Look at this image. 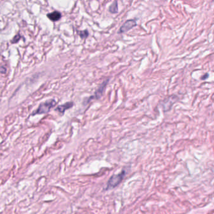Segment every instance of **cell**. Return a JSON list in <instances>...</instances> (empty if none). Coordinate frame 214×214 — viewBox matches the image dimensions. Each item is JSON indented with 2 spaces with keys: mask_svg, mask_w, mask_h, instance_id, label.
Here are the masks:
<instances>
[{
  "mask_svg": "<svg viewBox=\"0 0 214 214\" xmlns=\"http://www.w3.org/2000/svg\"><path fill=\"white\" fill-rule=\"evenodd\" d=\"M56 104H57L56 101L53 99L47 100L45 102L41 103L39 107H38V108L35 112H34V113L32 115H38V114L46 113L49 112V111H50L53 107L55 106Z\"/></svg>",
  "mask_w": 214,
  "mask_h": 214,
  "instance_id": "cell-2",
  "label": "cell"
},
{
  "mask_svg": "<svg viewBox=\"0 0 214 214\" xmlns=\"http://www.w3.org/2000/svg\"><path fill=\"white\" fill-rule=\"evenodd\" d=\"M47 17L52 21H57L59 20L62 18V14L60 12L54 11V12L48 13L47 15Z\"/></svg>",
  "mask_w": 214,
  "mask_h": 214,
  "instance_id": "cell-6",
  "label": "cell"
},
{
  "mask_svg": "<svg viewBox=\"0 0 214 214\" xmlns=\"http://www.w3.org/2000/svg\"><path fill=\"white\" fill-rule=\"evenodd\" d=\"M109 12L111 13L115 14L118 12V2L117 1H114V2L109 7Z\"/></svg>",
  "mask_w": 214,
  "mask_h": 214,
  "instance_id": "cell-7",
  "label": "cell"
},
{
  "mask_svg": "<svg viewBox=\"0 0 214 214\" xmlns=\"http://www.w3.org/2000/svg\"><path fill=\"white\" fill-rule=\"evenodd\" d=\"M73 106V103L71 102H67V103H65V104H63V105H59L56 108V110L60 112V113H63L66 110H67L70 109V108H71Z\"/></svg>",
  "mask_w": 214,
  "mask_h": 214,
  "instance_id": "cell-5",
  "label": "cell"
},
{
  "mask_svg": "<svg viewBox=\"0 0 214 214\" xmlns=\"http://www.w3.org/2000/svg\"><path fill=\"white\" fill-rule=\"evenodd\" d=\"M108 80L105 81L103 82V83L98 87V89H97V90L95 91V94L93 95V96H91L89 100H88V102H90V101L91 100H93V99H98V98H100L103 93V91L104 90H105V86L107 85V84L108 83Z\"/></svg>",
  "mask_w": 214,
  "mask_h": 214,
  "instance_id": "cell-4",
  "label": "cell"
},
{
  "mask_svg": "<svg viewBox=\"0 0 214 214\" xmlns=\"http://www.w3.org/2000/svg\"><path fill=\"white\" fill-rule=\"evenodd\" d=\"M89 31H88L87 30L79 31V35L81 39H85V38L89 36Z\"/></svg>",
  "mask_w": 214,
  "mask_h": 214,
  "instance_id": "cell-8",
  "label": "cell"
},
{
  "mask_svg": "<svg viewBox=\"0 0 214 214\" xmlns=\"http://www.w3.org/2000/svg\"><path fill=\"white\" fill-rule=\"evenodd\" d=\"M136 26V22L133 20H130L127 21H125L123 25L120 27V28L118 31V33H124L128 31L131 28H134L135 26Z\"/></svg>",
  "mask_w": 214,
  "mask_h": 214,
  "instance_id": "cell-3",
  "label": "cell"
},
{
  "mask_svg": "<svg viewBox=\"0 0 214 214\" xmlns=\"http://www.w3.org/2000/svg\"><path fill=\"white\" fill-rule=\"evenodd\" d=\"M125 173H126L125 171L122 170L121 172L118 174L112 175V176L110 178L107 183V189L109 190L110 189H113L115 187H116L117 185H118L122 182V180H123L125 176Z\"/></svg>",
  "mask_w": 214,
  "mask_h": 214,
  "instance_id": "cell-1",
  "label": "cell"
},
{
  "mask_svg": "<svg viewBox=\"0 0 214 214\" xmlns=\"http://www.w3.org/2000/svg\"><path fill=\"white\" fill-rule=\"evenodd\" d=\"M20 38H21V36H20L19 34L16 35L13 38V39L12 41V43H17V42L20 40Z\"/></svg>",
  "mask_w": 214,
  "mask_h": 214,
  "instance_id": "cell-9",
  "label": "cell"
},
{
  "mask_svg": "<svg viewBox=\"0 0 214 214\" xmlns=\"http://www.w3.org/2000/svg\"><path fill=\"white\" fill-rule=\"evenodd\" d=\"M6 71H7V69L5 68L4 67H0V73H6Z\"/></svg>",
  "mask_w": 214,
  "mask_h": 214,
  "instance_id": "cell-10",
  "label": "cell"
}]
</instances>
